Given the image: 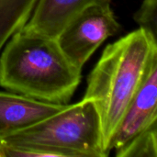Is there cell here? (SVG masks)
<instances>
[{"mask_svg":"<svg viewBox=\"0 0 157 157\" xmlns=\"http://www.w3.org/2000/svg\"><path fill=\"white\" fill-rule=\"evenodd\" d=\"M156 57L157 39L139 28L108 44L88 75L83 98L96 107L108 155L125 111Z\"/></svg>","mask_w":157,"mask_h":157,"instance_id":"cell-1","label":"cell"},{"mask_svg":"<svg viewBox=\"0 0 157 157\" xmlns=\"http://www.w3.org/2000/svg\"><path fill=\"white\" fill-rule=\"evenodd\" d=\"M81 82V70L55 39L16 32L0 52V86L37 100L69 104Z\"/></svg>","mask_w":157,"mask_h":157,"instance_id":"cell-2","label":"cell"},{"mask_svg":"<svg viewBox=\"0 0 157 157\" xmlns=\"http://www.w3.org/2000/svg\"><path fill=\"white\" fill-rule=\"evenodd\" d=\"M0 142L35 149L44 157L108 156L99 116L94 103L86 98L0 138Z\"/></svg>","mask_w":157,"mask_h":157,"instance_id":"cell-3","label":"cell"},{"mask_svg":"<svg viewBox=\"0 0 157 157\" xmlns=\"http://www.w3.org/2000/svg\"><path fill=\"white\" fill-rule=\"evenodd\" d=\"M120 29L110 4H96L76 15L55 40L70 62L82 71L93 53Z\"/></svg>","mask_w":157,"mask_h":157,"instance_id":"cell-4","label":"cell"},{"mask_svg":"<svg viewBox=\"0 0 157 157\" xmlns=\"http://www.w3.org/2000/svg\"><path fill=\"white\" fill-rule=\"evenodd\" d=\"M157 123V57L129 104L114 134L111 150H117L134 136Z\"/></svg>","mask_w":157,"mask_h":157,"instance_id":"cell-5","label":"cell"},{"mask_svg":"<svg viewBox=\"0 0 157 157\" xmlns=\"http://www.w3.org/2000/svg\"><path fill=\"white\" fill-rule=\"evenodd\" d=\"M111 1L37 0L29 20L21 29L55 39L63 28L86 7L96 4H110Z\"/></svg>","mask_w":157,"mask_h":157,"instance_id":"cell-6","label":"cell"},{"mask_svg":"<svg viewBox=\"0 0 157 157\" xmlns=\"http://www.w3.org/2000/svg\"><path fill=\"white\" fill-rule=\"evenodd\" d=\"M67 105L43 102L11 91H0V138L55 114Z\"/></svg>","mask_w":157,"mask_h":157,"instance_id":"cell-7","label":"cell"},{"mask_svg":"<svg viewBox=\"0 0 157 157\" xmlns=\"http://www.w3.org/2000/svg\"><path fill=\"white\" fill-rule=\"evenodd\" d=\"M37 0H0V52L29 20Z\"/></svg>","mask_w":157,"mask_h":157,"instance_id":"cell-8","label":"cell"},{"mask_svg":"<svg viewBox=\"0 0 157 157\" xmlns=\"http://www.w3.org/2000/svg\"><path fill=\"white\" fill-rule=\"evenodd\" d=\"M115 152L118 157H157V123L134 136Z\"/></svg>","mask_w":157,"mask_h":157,"instance_id":"cell-9","label":"cell"},{"mask_svg":"<svg viewBox=\"0 0 157 157\" xmlns=\"http://www.w3.org/2000/svg\"><path fill=\"white\" fill-rule=\"evenodd\" d=\"M133 18L139 28L157 39V0H144Z\"/></svg>","mask_w":157,"mask_h":157,"instance_id":"cell-10","label":"cell"}]
</instances>
